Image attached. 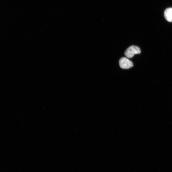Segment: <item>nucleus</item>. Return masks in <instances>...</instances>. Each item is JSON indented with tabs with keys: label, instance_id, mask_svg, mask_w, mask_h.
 Wrapping results in <instances>:
<instances>
[{
	"label": "nucleus",
	"instance_id": "obj_3",
	"mask_svg": "<svg viewBox=\"0 0 172 172\" xmlns=\"http://www.w3.org/2000/svg\"><path fill=\"white\" fill-rule=\"evenodd\" d=\"M164 16L167 21L172 22V8H169L166 9L165 11Z\"/></svg>",
	"mask_w": 172,
	"mask_h": 172
},
{
	"label": "nucleus",
	"instance_id": "obj_2",
	"mask_svg": "<svg viewBox=\"0 0 172 172\" xmlns=\"http://www.w3.org/2000/svg\"><path fill=\"white\" fill-rule=\"evenodd\" d=\"M119 63L120 67L123 69H129L133 67L134 64L128 58H122Z\"/></svg>",
	"mask_w": 172,
	"mask_h": 172
},
{
	"label": "nucleus",
	"instance_id": "obj_1",
	"mask_svg": "<svg viewBox=\"0 0 172 172\" xmlns=\"http://www.w3.org/2000/svg\"><path fill=\"white\" fill-rule=\"evenodd\" d=\"M141 53V50L139 47L132 46L126 49L125 52V55L128 58H132L135 55L139 54Z\"/></svg>",
	"mask_w": 172,
	"mask_h": 172
}]
</instances>
